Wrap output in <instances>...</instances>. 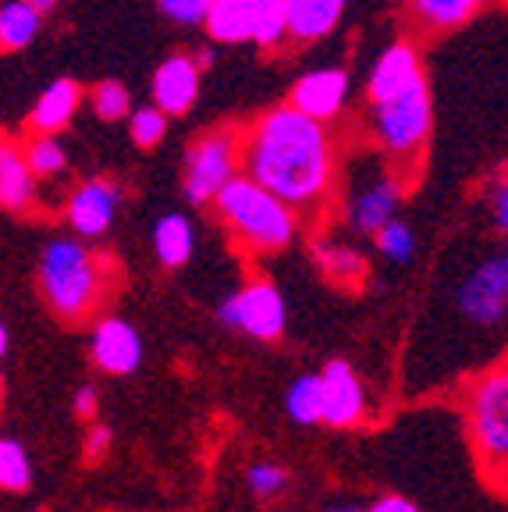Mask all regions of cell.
<instances>
[{"mask_svg":"<svg viewBox=\"0 0 508 512\" xmlns=\"http://www.w3.org/2000/svg\"><path fill=\"white\" fill-rule=\"evenodd\" d=\"M192 246H196V235H192L189 217L182 214H164L153 228V249H157V260L164 267H182L189 264Z\"/></svg>","mask_w":508,"mask_h":512,"instance_id":"cell-21","label":"cell"},{"mask_svg":"<svg viewBox=\"0 0 508 512\" xmlns=\"http://www.w3.org/2000/svg\"><path fill=\"white\" fill-rule=\"evenodd\" d=\"M96 395H100V392H96L93 384H82L79 392H75V402H72V406H75V416H82V420H93V416H96V406H100V399H96Z\"/></svg>","mask_w":508,"mask_h":512,"instance_id":"cell-33","label":"cell"},{"mask_svg":"<svg viewBox=\"0 0 508 512\" xmlns=\"http://www.w3.org/2000/svg\"><path fill=\"white\" fill-rule=\"evenodd\" d=\"M430 118H434V111H430V89L423 75L384 104H370L377 143L398 160H413L427 146Z\"/></svg>","mask_w":508,"mask_h":512,"instance_id":"cell-5","label":"cell"},{"mask_svg":"<svg viewBox=\"0 0 508 512\" xmlns=\"http://www.w3.org/2000/svg\"><path fill=\"white\" fill-rule=\"evenodd\" d=\"M89 356L104 374H132L143 363V338L121 317H104L89 338Z\"/></svg>","mask_w":508,"mask_h":512,"instance_id":"cell-11","label":"cell"},{"mask_svg":"<svg viewBox=\"0 0 508 512\" xmlns=\"http://www.w3.org/2000/svg\"><path fill=\"white\" fill-rule=\"evenodd\" d=\"M345 4H349V0H281L288 36L299 43L324 40L327 32L342 22Z\"/></svg>","mask_w":508,"mask_h":512,"instance_id":"cell-17","label":"cell"},{"mask_svg":"<svg viewBox=\"0 0 508 512\" xmlns=\"http://www.w3.org/2000/svg\"><path fill=\"white\" fill-rule=\"evenodd\" d=\"M32 480V466L25 448L11 438H0V491H25Z\"/></svg>","mask_w":508,"mask_h":512,"instance_id":"cell-26","label":"cell"},{"mask_svg":"<svg viewBox=\"0 0 508 512\" xmlns=\"http://www.w3.org/2000/svg\"><path fill=\"white\" fill-rule=\"evenodd\" d=\"M363 512H420L416 502H409L405 495H381L377 502H370Z\"/></svg>","mask_w":508,"mask_h":512,"instance_id":"cell-34","label":"cell"},{"mask_svg":"<svg viewBox=\"0 0 508 512\" xmlns=\"http://www.w3.org/2000/svg\"><path fill=\"white\" fill-rule=\"evenodd\" d=\"M25 4H29L32 11H36V15H43V11H50L57 4V0H25Z\"/></svg>","mask_w":508,"mask_h":512,"instance_id":"cell-36","label":"cell"},{"mask_svg":"<svg viewBox=\"0 0 508 512\" xmlns=\"http://www.w3.org/2000/svg\"><path fill=\"white\" fill-rule=\"evenodd\" d=\"M22 157H25V168H29L32 178H57L64 168H68V153H64V146L57 143L54 136L29 139Z\"/></svg>","mask_w":508,"mask_h":512,"instance_id":"cell-24","label":"cell"},{"mask_svg":"<svg viewBox=\"0 0 508 512\" xmlns=\"http://www.w3.org/2000/svg\"><path fill=\"white\" fill-rule=\"evenodd\" d=\"M36 32H40V15L25 0H8L0 8V54L29 47L36 40Z\"/></svg>","mask_w":508,"mask_h":512,"instance_id":"cell-23","label":"cell"},{"mask_svg":"<svg viewBox=\"0 0 508 512\" xmlns=\"http://www.w3.org/2000/svg\"><path fill=\"white\" fill-rule=\"evenodd\" d=\"M79 100H82L79 82H72V79L50 82L40 100H36V107H32V118H29L32 128H36L40 136L61 132V128L75 118V111H79Z\"/></svg>","mask_w":508,"mask_h":512,"instance_id":"cell-19","label":"cell"},{"mask_svg":"<svg viewBox=\"0 0 508 512\" xmlns=\"http://www.w3.org/2000/svg\"><path fill=\"white\" fill-rule=\"evenodd\" d=\"M327 512H359V509H356V505H331Z\"/></svg>","mask_w":508,"mask_h":512,"instance_id":"cell-38","label":"cell"},{"mask_svg":"<svg viewBox=\"0 0 508 512\" xmlns=\"http://www.w3.org/2000/svg\"><path fill=\"white\" fill-rule=\"evenodd\" d=\"M121 189L111 178H93V182H82L68 200V224L82 239H96L111 228L114 214H118Z\"/></svg>","mask_w":508,"mask_h":512,"instance_id":"cell-12","label":"cell"},{"mask_svg":"<svg viewBox=\"0 0 508 512\" xmlns=\"http://www.w3.org/2000/svg\"><path fill=\"white\" fill-rule=\"evenodd\" d=\"M239 150H242V132L235 128H217L192 143L189 157H185V200L203 207L239 175Z\"/></svg>","mask_w":508,"mask_h":512,"instance_id":"cell-6","label":"cell"},{"mask_svg":"<svg viewBox=\"0 0 508 512\" xmlns=\"http://www.w3.org/2000/svg\"><path fill=\"white\" fill-rule=\"evenodd\" d=\"M0 392H4V374H0Z\"/></svg>","mask_w":508,"mask_h":512,"instance_id":"cell-39","label":"cell"},{"mask_svg":"<svg viewBox=\"0 0 508 512\" xmlns=\"http://www.w3.org/2000/svg\"><path fill=\"white\" fill-rule=\"evenodd\" d=\"M313 260H317V267L327 274L331 281H338V285H359V281L366 278V256L359 253V249L345 246V242H317L313 246Z\"/></svg>","mask_w":508,"mask_h":512,"instance_id":"cell-22","label":"cell"},{"mask_svg":"<svg viewBox=\"0 0 508 512\" xmlns=\"http://www.w3.org/2000/svg\"><path fill=\"white\" fill-rule=\"evenodd\" d=\"M210 203H214L224 228L253 253H278L295 239L299 214L285 207L278 196H270L267 189L249 182L246 175L231 178Z\"/></svg>","mask_w":508,"mask_h":512,"instance_id":"cell-3","label":"cell"},{"mask_svg":"<svg viewBox=\"0 0 508 512\" xmlns=\"http://www.w3.org/2000/svg\"><path fill=\"white\" fill-rule=\"evenodd\" d=\"M469 438L477 445V456L494 484H505L508 473V370L494 363L487 374L469 384L466 395Z\"/></svg>","mask_w":508,"mask_h":512,"instance_id":"cell-4","label":"cell"},{"mask_svg":"<svg viewBox=\"0 0 508 512\" xmlns=\"http://www.w3.org/2000/svg\"><path fill=\"white\" fill-rule=\"evenodd\" d=\"M214 4L217 0H160V11L182 25H196L207 18V11L214 8Z\"/></svg>","mask_w":508,"mask_h":512,"instance_id":"cell-31","label":"cell"},{"mask_svg":"<svg viewBox=\"0 0 508 512\" xmlns=\"http://www.w3.org/2000/svg\"><path fill=\"white\" fill-rule=\"evenodd\" d=\"M164 128H167V118L157 111V107H139L132 114V139L139 146H157L164 139Z\"/></svg>","mask_w":508,"mask_h":512,"instance_id":"cell-30","label":"cell"},{"mask_svg":"<svg viewBox=\"0 0 508 512\" xmlns=\"http://www.w3.org/2000/svg\"><path fill=\"white\" fill-rule=\"evenodd\" d=\"M487 4H491V0H405L409 15L427 32L459 29V25H466L473 15H480Z\"/></svg>","mask_w":508,"mask_h":512,"instance_id":"cell-20","label":"cell"},{"mask_svg":"<svg viewBox=\"0 0 508 512\" xmlns=\"http://www.w3.org/2000/svg\"><path fill=\"white\" fill-rule=\"evenodd\" d=\"M285 409L295 424H320V377L306 374L292 381L285 395Z\"/></svg>","mask_w":508,"mask_h":512,"instance_id":"cell-25","label":"cell"},{"mask_svg":"<svg viewBox=\"0 0 508 512\" xmlns=\"http://www.w3.org/2000/svg\"><path fill=\"white\" fill-rule=\"evenodd\" d=\"M345 93H349V75H345L342 68H320V72L302 75V79L295 82L288 107L299 111L302 118L324 125L327 118H334V114L342 111Z\"/></svg>","mask_w":508,"mask_h":512,"instance_id":"cell-13","label":"cell"},{"mask_svg":"<svg viewBox=\"0 0 508 512\" xmlns=\"http://www.w3.org/2000/svg\"><path fill=\"white\" fill-rule=\"evenodd\" d=\"M111 441H114V434H111V427H104V424H89V431H86V459H104L107 452H111Z\"/></svg>","mask_w":508,"mask_h":512,"instance_id":"cell-32","label":"cell"},{"mask_svg":"<svg viewBox=\"0 0 508 512\" xmlns=\"http://www.w3.org/2000/svg\"><path fill=\"white\" fill-rule=\"evenodd\" d=\"M40 292L47 299V306L68 324L89 320L93 310L104 303L111 274L107 264L93 249H86L75 239H54L40 256Z\"/></svg>","mask_w":508,"mask_h":512,"instance_id":"cell-2","label":"cell"},{"mask_svg":"<svg viewBox=\"0 0 508 512\" xmlns=\"http://www.w3.org/2000/svg\"><path fill=\"white\" fill-rule=\"evenodd\" d=\"M239 175L278 196L292 210H313L334 185L331 136L320 121L292 107H274L253 121L239 150Z\"/></svg>","mask_w":508,"mask_h":512,"instance_id":"cell-1","label":"cell"},{"mask_svg":"<svg viewBox=\"0 0 508 512\" xmlns=\"http://www.w3.org/2000/svg\"><path fill=\"white\" fill-rule=\"evenodd\" d=\"M4 352H8V328H4V320H0V360H4Z\"/></svg>","mask_w":508,"mask_h":512,"instance_id":"cell-37","label":"cell"},{"mask_svg":"<svg viewBox=\"0 0 508 512\" xmlns=\"http://www.w3.org/2000/svg\"><path fill=\"white\" fill-rule=\"evenodd\" d=\"M221 320L231 331L256 338V342H274L285 335V296L278 292V285L267 278H253L249 285H242L239 292H231L221 303Z\"/></svg>","mask_w":508,"mask_h":512,"instance_id":"cell-8","label":"cell"},{"mask_svg":"<svg viewBox=\"0 0 508 512\" xmlns=\"http://www.w3.org/2000/svg\"><path fill=\"white\" fill-rule=\"evenodd\" d=\"M491 203H494V228H498V232H505V228H508V189H505V182H498Z\"/></svg>","mask_w":508,"mask_h":512,"instance_id":"cell-35","label":"cell"},{"mask_svg":"<svg viewBox=\"0 0 508 512\" xmlns=\"http://www.w3.org/2000/svg\"><path fill=\"white\" fill-rule=\"evenodd\" d=\"M377 249H381L388 260H395V264H405L416 249L413 228H409L405 221H388L381 232H377Z\"/></svg>","mask_w":508,"mask_h":512,"instance_id":"cell-28","label":"cell"},{"mask_svg":"<svg viewBox=\"0 0 508 512\" xmlns=\"http://www.w3.org/2000/svg\"><path fill=\"white\" fill-rule=\"evenodd\" d=\"M246 484H249V491H253L260 502H274V498H281L288 491V470L285 466H278V463H253L249 466V473H246Z\"/></svg>","mask_w":508,"mask_h":512,"instance_id":"cell-27","label":"cell"},{"mask_svg":"<svg viewBox=\"0 0 508 512\" xmlns=\"http://www.w3.org/2000/svg\"><path fill=\"white\" fill-rule=\"evenodd\" d=\"M207 32L221 43H260L278 47L288 40L281 0H217L207 11Z\"/></svg>","mask_w":508,"mask_h":512,"instance_id":"cell-7","label":"cell"},{"mask_svg":"<svg viewBox=\"0 0 508 512\" xmlns=\"http://www.w3.org/2000/svg\"><path fill=\"white\" fill-rule=\"evenodd\" d=\"M93 107L100 118L118 121L121 114L128 111V89L121 86V82H100V86L93 89Z\"/></svg>","mask_w":508,"mask_h":512,"instance_id":"cell-29","label":"cell"},{"mask_svg":"<svg viewBox=\"0 0 508 512\" xmlns=\"http://www.w3.org/2000/svg\"><path fill=\"white\" fill-rule=\"evenodd\" d=\"M320 377V424L359 427L366 416V388L345 360H331Z\"/></svg>","mask_w":508,"mask_h":512,"instance_id":"cell-10","label":"cell"},{"mask_svg":"<svg viewBox=\"0 0 508 512\" xmlns=\"http://www.w3.org/2000/svg\"><path fill=\"white\" fill-rule=\"evenodd\" d=\"M423 75L420 54H416L413 43H391L381 54V61L374 64L370 72V104H384L391 96L402 93L409 82H416Z\"/></svg>","mask_w":508,"mask_h":512,"instance_id":"cell-16","label":"cell"},{"mask_svg":"<svg viewBox=\"0 0 508 512\" xmlns=\"http://www.w3.org/2000/svg\"><path fill=\"white\" fill-rule=\"evenodd\" d=\"M36 207V178L25 168V157L15 143L0 139V210L25 214Z\"/></svg>","mask_w":508,"mask_h":512,"instance_id":"cell-18","label":"cell"},{"mask_svg":"<svg viewBox=\"0 0 508 512\" xmlns=\"http://www.w3.org/2000/svg\"><path fill=\"white\" fill-rule=\"evenodd\" d=\"M199 93V68L192 64V57L175 54L167 57L164 64L153 75V100H157V111L164 114H185L196 104Z\"/></svg>","mask_w":508,"mask_h":512,"instance_id":"cell-15","label":"cell"},{"mask_svg":"<svg viewBox=\"0 0 508 512\" xmlns=\"http://www.w3.org/2000/svg\"><path fill=\"white\" fill-rule=\"evenodd\" d=\"M398 196H402V182L391 175H377L352 192L349 207H345V217H349V224L356 228V232L377 235L384 224L395 221Z\"/></svg>","mask_w":508,"mask_h":512,"instance_id":"cell-14","label":"cell"},{"mask_svg":"<svg viewBox=\"0 0 508 512\" xmlns=\"http://www.w3.org/2000/svg\"><path fill=\"white\" fill-rule=\"evenodd\" d=\"M459 313L477 324V328H498L508 310V260L505 256H491L484 264H477L459 285Z\"/></svg>","mask_w":508,"mask_h":512,"instance_id":"cell-9","label":"cell"}]
</instances>
